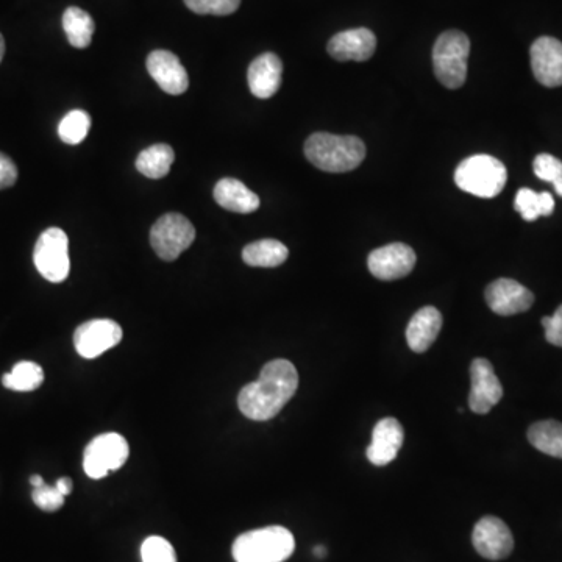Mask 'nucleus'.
<instances>
[{"mask_svg":"<svg viewBox=\"0 0 562 562\" xmlns=\"http://www.w3.org/2000/svg\"><path fill=\"white\" fill-rule=\"evenodd\" d=\"M299 388V374L288 360L269 361L260 377L239 392V410L249 419L264 422L280 413Z\"/></svg>","mask_w":562,"mask_h":562,"instance_id":"1","label":"nucleus"},{"mask_svg":"<svg viewBox=\"0 0 562 562\" xmlns=\"http://www.w3.org/2000/svg\"><path fill=\"white\" fill-rule=\"evenodd\" d=\"M305 157L317 169L333 174L353 171L366 158V146L356 136L314 133L306 139Z\"/></svg>","mask_w":562,"mask_h":562,"instance_id":"2","label":"nucleus"},{"mask_svg":"<svg viewBox=\"0 0 562 562\" xmlns=\"http://www.w3.org/2000/svg\"><path fill=\"white\" fill-rule=\"evenodd\" d=\"M296 541L285 527H266L247 531L233 542L236 562H283L291 558Z\"/></svg>","mask_w":562,"mask_h":562,"instance_id":"3","label":"nucleus"},{"mask_svg":"<svg viewBox=\"0 0 562 562\" xmlns=\"http://www.w3.org/2000/svg\"><path fill=\"white\" fill-rule=\"evenodd\" d=\"M508 180L505 164L491 155H474L461 161L455 171V183L464 193L481 199H494Z\"/></svg>","mask_w":562,"mask_h":562,"instance_id":"4","label":"nucleus"},{"mask_svg":"<svg viewBox=\"0 0 562 562\" xmlns=\"http://www.w3.org/2000/svg\"><path fill=\"white\" fill-rule=\"evenodd\" d=\"M470 41L458 30L442 33L433 49V68L436 79L449 89H458L466 83Z\"/></svg>","mask_w":562,"mask_h":562,"instance_id":"5","label":"nucleus"},{"mask_svg":"<svg viewBox=\"0 0 562 562\" xmlns=\"http://www.w3.org/2000/svg\"><path fill=\"white\" fill-rule=\"evenodd\" d=\"M196 239V228L183 214L161 216L150 230V244L164 261L177 260Z\"/></svg>","mask_w":562,"mask_h":562,"instance_id":"6","label":"nucleus"},{"mask_svg":"<svg viewBox=\"0 0 562 562\" xmlns=\"http://www.w3.org/2000/svg\"><path fill=\"white\" fill-rule=\"evenodd\" d=\"M129 442L118 433H105L89 442L83 456V469L93 480L107 477L121 469L129 459Z\"/></svg>","mask_w":562,"mask_h":562,"instance_id":"7","label":"nucleus"},{"mask_svg":"<svg viewBox=\"0 0 562 562\" xmlns=\"http://www.w3.org/2000/svg\"><path fill=\"white\" fill-rule=\"evenodd\" d=\"M33 261L36 269L50 283H61L71 271L69 239L61 228L52 227L36 242Z\"/></svg>","mask_w":562,"mask_h":562,"instance_id":"8","label":"nucleus"},{"mask_svg":"<svg viewBox=\"0 0 562 562\" xmlns=\"http://www.w3.org/2000/svg\"><path fill=\"white\" fill-rule=\"evenodd\" d=\"M122 328L110 319H94L80 325L74 333V346L77 353L86 360H94L107 350L118 346L122 341Z\"/></svg>","mask_w":562,"mask_h":562,"instance_id":"9","label":"nucleus"},{"mask_svg":"<svg viewBox=\"0 0 562 562\" xmlns=\"http://www.w3.org/2000/svg\"><path fill=\"white\" fill-rule=\"evenodd\" d=\"M370 274L378 280L392 281L411 274L416 266V253L402 242L374 250L367 258Z\"/></svg>","mask_w":562,"mask_h":562,"instance_id":"10","label":"nucleus"},{"mask_svg":"<svg viewBox=\"0 0 562 562\" xmlns=\"http://www.w3.org/2000/svg\"><path fill=\"white\" fill-rule=\"evenodd\" d=\"M475 550L483 558L500 561L513 553L514 538L508 525L502 519L486 516L475 525L472 534Z\"/></svg>","mask_w":562,"mask_h":562,"instance_id":"11","label":"nucleus"},{"mask_svg":"<svg viewBox=\"0 0 562 562\" xmlns=\"http://www.w3.org/2000/svg\"><path fill=\"white\" fill-rule=\"evenodd\" d=\"M470 380V410L477 414H488L503 397V386L495 375L494 366L484 358H477L470 366Z\"/></svg>","mask_w":562,"mask_h":562,"instance_id":"12","label":"nucleus"},{"mask_svg":"<svg viewBox=\"0 0 562 562\" xmlns=\"http://www.w3.org/2000/svg\"><path fill=\"white\" fill-rule=\"evenodd\" d=\"M486 302L498 316H514L530 310L534 303L533 292L519 281L498 278L486 289Z\"/></svg>","mask_w":562,"mask_h":562,"instance_id":"13","label":"nucleus"},{"mask_svg":"<svg viewBox=\"0 0 562 562\" xmlns=\"http://www.w3.org/2000/svg\"><path fill=\"white\" fill-rule=\"evenodd\" d=\"M534 77L547 88L562 86V43L552 36L534 41L530 50Z\"/></svg>","mask_w":562,"mask_h":562,"instance_id":"14","label":"nucleus"},{"mask_svg":"<svg viewBox=\"0 0 562 562\" xmlns=\"http://www.w3.org/2000/svg\"><path fill=\"white\" fill-rule=\"evenodd\" d=\"M147 71L152 79L163 89L164 93L172 96L188 91V72L183 68L182 61L169 50H153L147 57Z\"/></svg>","mask_w":562,"mask_h":562,"instance_id":"15","label":"nucleus"},{"mask_svg":"<svg viewBox=\"0 0 562 562\" xmlns=\"http://www.w3.org/2000/svg\"><path fill=\"white\" fill-rule=\"evenodd\" d=\"M403 428L394 417L381 419L372 431V442L367 447V459L374 466H388L392 463L403 445Z\"/></svg>","mask_w":562,"mask_h":562,"instance_id":"16","label":"nucleus"},{"mask_svg":"<svg viewBox=\"0 0 562 562\" xmlns=\"http://www.w3.org/2000/svg\"><path fill=\"white\" fill-rule=\"evenodd\" d=\"M377 38L369 29H353L338 33L328 41V54L338 61H367L375 54Z\"/></svg>","mask_w":562,"mask_h":562,"instance_id":"17","label":"nucleus"},{"mask_svg":"<svg viewBox=\"0 0 562 562\" xmlns=\"http://www.w3.org/2000/svg\"><path fill=\"white\" fill-rule=\"evenodd\" d=\"M283 77V63L272 52L260 55L252 61L247 72L249 88L258 99H269L277 94Z\"/></svg>","mask_w":562,"mask_h":562,"instance_id":"18","label":"nucleus"},{"mask_svg":"<svg viewBox=\"0 0 562 562\" xmlns=\"http://www.w3.org/2000/svg\"><path fill=\"white\" fill-rule=\"evenodd\" d=\"M442 328V316L433 306L417 311L406 328V341L413 352L424 353L433 346Z\"/></svg>","mask_w":562,"mask_h":562,"instance_id":"19","label":"nucleus"},{"mask_svg":"<svg viewBox=\"0 0 562 562\" xmlns=\"http://www.w3.org/2000/svg\"><path fill=\"white\" fill-rule=\"evenodd\" d=\"M214 200L232 213L249 214L260 208V197L236 178H222L217 182Z\"/></svg>","mask_w":562,"mask_h":562,"instance_id":"20","label":"nucleus"},{"mask_svg":"<svg viewBox=\"0 0 562 562\" xmlns=\"http://www.w3.org/2000/svg\"><path fill=\"white\" fill-rule=\"evenodd\" d=\"M289 257L288 247L277 239H261L242 250V260L252 267H277Z\"/></svg>","mask_w":562,"mask_h":562,"instance_id":"21","label":"nucleus"},{"mask_svg":"<svg viewBox=\"0 0 562 562\" xmlns=\"http://www.w3.org/2000/svg\"><path fill=\"white\" fill-rule=\"evenodd\" d=\"M174 149L168 144L147 147L136 158V169L146 177L158 180L166 177L174 164Z\"/></svg>","mask_w":562,"mask_h":562,"instance_id":"22","label":"nucleus"},{"mask_svg":"<svg viewBox=\"0 0 562 562\" xmlns=\"http://www.w3.org/2000/svg\"><path fill=\"white\" fill-rule=\"evenodd\" d=\"M63 29L71 46L75 49H86L93 41L96 24L82 8L69 7L63 15Z\"/></svg>","mask_w":562,"mask_h":562,"instance_id":"23","label":"nucleus"},{"mask_svg":"<svg viewBox=\"0 0 562 562\" xmlns=\"http://www.w3.org/2000/svg\"><path fill=\"white\" fill-rule=\"evenodd\" d=\"M528 441L534 449L553 458L562 459V424L556 420H542L531 425Z\"/></svg>","mask_w":562,"mask_h":562,"instance_id":"24","label":"nucleus"},{"mask_svg":"<svg viewBox=\"0 0 562 562\" xmlns=\"http://www.w3.org/2000/svg\"><path fill=\"white\" fill-rule=\"evenodd\" d=\"M514 208L525 221L533 222L553 213L555 199L550 193H536L533 189L522 188L514 200Z\"/></svg>","mask_w":562,"mask_h":562,"instance_id":"25","label":"nucleus"},{"mask_svg":"<svg viewBox=\"0 0 562 562\" xmlns=\"http://www.w3.org/2000/svg\"><path fill=\"white\" fill-rule=\"evenodd\" d=\"M44 372L41 366L32 361H22L16 364L10 374L2 378L5 388L11 391L30 392L43 385Z\"/></svg>","mask_w":562,"mask_h":562,"instance_id":"26","label":"nucleus"},{"mask_svg":"<svg viewBox=\"0 0 562 562\" xmlns=\"http://www.w3.org/2000/svg\"><path fill=\"white\" fill-rule=\"evenodd\" d=\"M91 129V118L83 110L69 111L58 125V135L63 143L77 146L88 136Z\"/></svg>","mask_w":562,"mask_h":562,"instance_id":"27","label":"nucleus"},{"mask_svg":"<svg viewBox=\"0 0 562 562\" xmlns=\"http://www.w3.org/2000/svg\"><path fill=\"white\" fill-rule=\"evenodd\" d=\"M534 174L544 182L553 183L558 196L562 197V161L550 153H541L534 158Z\"/></svg>","mask_w":562,"mask_h":562,"instance_id":"28","label":"nucleus"},{"mask_svg":"<svg viewBox=\"0 0 562 562\" xmlns=\"http://www.w3.org/2000/svg\"><path fill=\"white\" fill-rule=\"evenodd\" d=\"M143 562H177L174 547L171 542L161 536H150L141 547Z\"/></svg>","mask_w":562,"mask_h":562,"instance_id":"29","label":"nucleus"},{"mask_svg":"<svg viewBox=\"0 0 562 562\" xmlns=\"http://www.w3.org/2000/svg\"><path fill=\"white\" fill-rule=\"evenodd\" d=\"M185 4L197 15L228 16L238 10L241 0H185Z\"/></svg>","mask_w":562,"mask_h":562,"instance_id":"30","label":"nucleus"},{"mask_svg":"<svg viewBox=\"0 0 562 562\" xmlns=\"http://www.w3.org/2000/svg\"><path fill=\"white\" fill-rule=\"evenodd\" d=\"M32 498L35 505L46 513H55L65 505V495L58 491L57 486L43 484V486L33 488Z\"/></svg>","mask_w":562,"mask_h":562,"instance_id":"31","label":"nucleus"},{"mask_svg":"<svg viewBox=\"0 0 562 562\" xmlns=\"http://www.w3.org/2000/svg\"><path fill=\"white\" fill-rule=\"evenodd\" d=\"M545 339L556 347H562V305L553 316L542 317Z\"/></svg>","mask_w":562,"mask_h":562,"instance_id":"32","label":"nucleus"},{"mask_svg":"<svg viewBox=\"0 0 562 562\" xmlns=\"http://www.w3.org/2000/svg\"><path fill=\"white\" fill-rule=\"evenodd\" d=\"M18 180V168L4 153H0V189L15 185Z\"/></svg>","mask_w":562,"mask_h":562,"instance_id":"33","label":"nucleus"},{"mask_svg":"<svg viewBox=\"0 0 562 562\" xmlns=\"http://www.w3.org/2000/svg\"><path fill=\"white\" fill-rule=\"evenodd\" d=\"M55 486H57L58 491L61 492V494L65 495H69L72 492V488H74V484H72L71 478H60V480L57 481V484H55Z\"/></svg>","mask_w":562,"mask_h":562,"instance_id":"34","label":"nucleus"},{"mask_svg":"<svg viewBox=\"0 0 562 562\" xmlns=\"http://www.w3.org/2000/svg\"><path fill=\"white\" fill-rule=\"evenodd\" d=\"M30 483H32L33 488H38V486H43L44 481L40 475H33V477L30 478Z\"/></svg>","mask_w":562,"mask_h":562,"instance_id":"35","label":"nucleus"},{"mask_svg":"<svg viewBox=\"0 0 562 562\" xmlns=\"http://www.w3.org/2000/svg\"><path fill=\"white\" fill-rule=\"evenodd\" d=\"M314 553H316V556H319V558H324V556L327 555V550H325L324 547H316L314 548Z\"/></svg>","mask_w":562,"mask_h":562,"instance_id":"36","label":"nucleus"},{"mask_svg":"<svg viewBox=\"0 0 562 562\" xmlns=\"http://www.w3.org/2000/svg\"><path fill=\"white\" fill-rule=\"evenodd\" d=\"M4 55H5V41H4V36L0 35V61H2Z\"/></svg>","mask_w":562,"mask_h":562,"instance_id":"37","label":"nucleus"}]
</instances>
